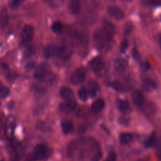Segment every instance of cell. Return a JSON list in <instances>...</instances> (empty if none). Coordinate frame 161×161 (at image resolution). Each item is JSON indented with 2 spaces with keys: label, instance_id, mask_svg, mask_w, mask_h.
<instances>
[{
  "label": "cell",
  "instance_id": "cell-1",
  "mask_svg": "<svg viewBox=\"0 0 161 161\" xmlns=\"http://www.w3.org/2000/svg\"><path fill=\"white\" fill-rule=\"evenodd\" d=\"M114 33V27L109 21L104 20L102 27L97 30L94 35V40L99 48H103L113 38Z\"/></svg>",
  "mask_w": 161,
  "mask_h": 161
},
{
  "label": "cell",
  "instance_id": "cell-2",
  "mask_svg": "<svg viewBox=\"0 0 161 161\" xmlns=\"http://www.w3.org/2000/svg\"><path fill=\"white\" fill-rule=\"evenodd\" d=\"M48 154H49L48 148L44 144L39 143L35 147L31 155L34 158V160H42L46 158L48 155Z\"/></svg>",
  "mask_w": 161,
  "mask_h": 161
},
{
  "label": "cell",
  "instance_id": "cell-3",
  "mask_svg": "<svg viewBox=\"0 0 161 161\" xmlns=\"http://www.w3.org/2000/svg\"><path fill=\"white\" fill-rule=\"evenodd\" d=\"M86 70L80 67L76 69L72 74L70 80L72 84L77 85L81 84L86 79Z\"/></svg>",
  "mask_w": 161,
  "mask_h": 161
},
{
  "label": "cell",
  "instance_id": "cell-4",
  "mask_svg": "<svg viewBox=\"0 0 161 161\" xmlns=\"http://www.w3.org/2000/svg\"><path fill=\"white\" fill-rule=\"evenodd\" d=\"M57 57L62 60H67L72 55V50L67 45H62L60 46L56 52Z\"/></svg>",
  "mask_w": 161,
  "mask_h": 161
},
{
  "label": "cell",
  "instance_id": "cell-5",
  "mask_svg": "<svg viewBox=\"0 0 161 161\" xmlns=\"http://www.w3.org/2000/svg\"><path fill=\"white\" fill-rule=\"evenodd\" d=\"M77 107L76 102L72 100H68L59 104L58 109L61 112L65 113H70L74 111Z\"/></svg>",
  "mask_w": 161,
  "mask_h": 161
},
{
  "label": "cell",
  "instance_id": "cell-6",
  "mask_svg": "<svg viewBox=\"0 0 161 161\" xmlns=\"http://www.w3.org/2000/svg\"><path fill=\"white\" fill-rule=\"evenodd\" d=\"M34 35V28L30 25H26L21 31V37L23 41H30Z\"/></svg>",
  "mask_w": 161,
  "mask_h": 161
},
{
  "label": "cell",
  "instance_id": "cell-7",
  "mask_svg": "<svg viewBox=\"0 0 161 161\" xmlns=\"http://www.w3.org/2000/svg\"><path fill=\"white\" fill-rule=\"evenodd\" d=\"M48 67L45 64H40L37 66L34 71L33 77L38 80H43L47 75Z\"/></svg>",
  "mask_w": 161,
  "mask_h": 161
},
{
  "label": "cell",
  "instance_id": "cell-8",
  "mask_svg": "<svg viewBox=\"0 0 161 161\" xmlns=\"http://www.w3.org/2000/svg\"><path fill=\"white\" fill-rule=\"evenodd\" d=\"M108 13L109 16L116 19L120 20L125 17L124 12L118 7L110 6L108 8Z\"/></svg>",
  "mask_w": 161,
  "mask_h": 161
},
{
  "label": "cell",
  "instance_id": "cell-9",
  "mask_svg": "<svg viewBox=\"0 0 161 161\" xmlns=\"http://www.w3.org/2000/svg\"><path fill=\"white\" fill-rule=\"evenodd\" d=\"M89 66L92 71L97 73L101 71L103 68L104 64L100 57H96L91 60V62H89Z\"/></svg>",
  "mask_w": 161,
  "mask_h": 161
},
{
  "label": "cell",
  "instance_id": "cell-10",
  "mask_svg": "<svg viewBox=\"0 0 161 161\" xmlns=\"http://www.w3.org/2000/svg\"><path fill=\"white\" fill-rule=\"evenodd\" d=\"M132 100L136 106L141 107L144 103V96L140 91L135 90L132 94Z\"/></svg>",
  "mask_w": 161,
  "mask_h": 161
},
{
  "label": "cell",
  "instance_id": "cell-11",
  "mask_svg": "<svg viewBox=\"0 0 161 161\" xmlns=\"http://www.w3.org/2000/svg\"><path fill=\"white\" fill-rule=\"evenodd\" d=\"M59 94L61 97L64 99L65 101L72 100L74 97V92L72 90L66 86H62L59 91Z\"/></svg>",
  "mask_w": 161,
  "mask_h": 161
},
{
  "label": "cell",
  "instance_id": "cell-12",
  "mask_svg": "<svg viewBox=\"0 0 161 161\" xmlns=\"http://www.w3.org/2000/svg\"><path fill=\"white\" fill-rule=\"evenodd\" d=\"M9 22L8 12L6 7H3L0 10V26L3 28L7 26Z\"/></svg>",
  "mask_w": 161,
  "mask_h": 161
},
{
  "label": "cell",
  "instance_id": "cell-13",
  "mask_svg": "<svg viewBox=\"0 0 161 161\" xmlns=\"http://www.w3.org/2000/svg\"><path fill=\"white\" fill-rule=\"evenodd\" d=\"M68 9L72 14H77L80 9V3L77 0H73L69 2L68 4Z\"/></svg>",
  "mask_w": 161,
  "mask_h": 161
},
{
  "label": "cell",
  "instance_id": "cell-14",
  "mask_svg": "<svg viewBox=\"0 0 161 161\" xmlns=\"http://www.w3.org/2000/svg\"><path fill=\"white\" fill-rule=\"evenodd\" d=\"M116 104H117V107H118V109L123 113H128L130 110V104L128 103V102H127L125 100L119 99L117 101Z\"/></svg>",
  "mask_w": 161,
  "mask_h": 161
},
{
  "label": "cell",
  "instance_id": "cell-15",
  "mask_svg": "<svg viewBox=\"0 0 161 161\" xmlns=\"http://www.w3.org/2000/svg\"><path fill=\"white\" fill-rule=\"evenodd\" d=\"M104 101L102 99L96 100L91 105V109L94 113L100 112L104 107Z\"/></svg>",
  "mask_w": 161,
  "mask_h": 161
},
{
  "label": "cell",
  "instance_id": "cell-16",
  "mask_svg": "<svg viewBox=\"0 0 161 161\" xmlns=\"http://www.w3.org/2000/svg\"><path fill=\"white\" fill-rule=\"evenodd\" d=\"M56 52V47L54 45H48L45 47L43 52V55L45 58H48L52 57Z\"/></svg>",
  "mask_w": 161,
  "mask_h": 161
},
{
  "label": "cell",
  "instance_id": "cell-17",
  "mask_svg": "<svg viewBox=\"0 0 161 161\" xmlns=\"http://www.w3.org/2000/svg\"><path fill=\"white\" fill-rule=\"evenodd\" d=\"M97 89H98V84L94 80H91L88 83V89H87L88 95L91 96V97L95 96L97 93Z\"/></svg>",
  "mask_w": 161,
  "mask_h": 161
},
{
  "label": "cell",
  "instance_id": "cell-18",
  "mask_svg": "<svg viewBox=\"0 0 161 161\" xmlns=\"http://www.w3.org/2000/svg\"><path fill=\"white\" fill-rule=\"evenodd\" d=\"M143 87L147 91H152L157 87V84L151 79L146 78L143 80Z\"/></svg>",
  "mask_w": 161,
  "mask_h": 161
},
{
  "label": "cell",
  "instance_id": "cell-19",
  "mask_svg": "<svg viewBox=\"0 0 161 161\" xmlns=\"http://www.w3.org/2000/svg\"><path fill=\"white\" fill-rule=\"evenodd\" d=\"M114 65L117 71L122 72L126 69L127 66V62L123 58H118L114 61Z\"/></svg>",
  "mask_w": 161,
  "mask_h": 161
},
{
  "label": "cell",
  "instance_id": "cell-20",
  "mask_svg": "<svg viewBox=\"0 0 161 161\" xmlns=\"http://www.w3.org/2000/svg\"><path fill=\"white\" fill-rule=\"evenodd\" d=\"M133 138L132 134L130 133H123L119 136V142L122 145H127L130 143Z\"/></svg>",
  "mask_w": 161,
  "mask_h": 161
},
{
  "label": "cell",
  "instance_id": "cell-21",
  "mask_svg": "<svg viewBox=\"0 0 161 161\" xmlns=\"http://www.w3.org/2000/svg\"><path fill=\"white\" fill-rule=\"evenodd\" d=\"M37 129L42 132H48L50 131L51 130V125L50 124L45 121H39L36 125Z\"/></svg>",
  "mask_w": 161,
  "mask_h": 161
},
{
  "label": "cell",
  "instance_id": "cell-22",
  "mask_svg": "<svg viewBox=\"0 0 161 161\" xmlns=\"http://www.w3.org/2000/svg\"><path fill=\"white\" fill-rule=\"evenodd\" d=\"M157 143V136L155 133H153L144 142V146L147 148H151Z\"/></svg>",
  "mask_w": 161,
  "mask_h": 161
},
{
  "label": "cell",
  "instance_id": "cell-23",
  "mask_svg": "<svg viewBox=\"0 0 161 161\" xmlns=\"http://www.w3.org/2000/svg\"><path fill=\"white\" fill-rule=\"evenodd\" d=\"M61 126H62V131L65 134H68L70 133L74 129L73 124L70 121H63L61 124Z\"/></svg>",
  "mask_w": 161,
  "mask_h": 161
},
{
  "label": "cell",
  "instance_id": "cell-24",
  "mask_svg": "<svg viewBox=\"0 0 161 161\" xmlns=\"http://www.w3.org/2000/svg\"><path fill=\"white\" fill-rule=\"evenodd\" d=\"M109 86H111L114 90H116L117 91H120V92L125 91L127 89L126 86L123 84L118 81L112 82L111 83L109 84Z\"/></svg>",
  "mask_w": 161,
  "mask_h": 161
},
{
  "label": "cell",
  "instance_id": "cell-25",
  "mask_svg": "<svg viewBox=\"0 0 161 161\" xmlns=\"http://www.w3.org/2000/svg\"><path fill=\"white\" fill-rule=\"evenodd\" d=\"M63 28V25L60 21H55L51 26L52 30L55 33H59L61 31Z\"/></svg>",
  "mask_w": 161,
  "mask_h": 161
},
{
  "label": "cell",
  "instance_id": "cell-26",
  "mask_svg": "<svg viewBox=\"0 0 161 161\" xmlns=\"http://www.w3.org/2000/svg\"><path fill=\"white\" fill-rule=\"evenodd\" d=\"M78 96L79 98L82 101H86L88 96L87 90L85 87H81L78 91Z\"/></svg>",
  "mask_w": 161,
  "mask_h": 161
},
{
  "label": "cell",
  "instance_id": "cell-27",
  "mask_svg": "<svg viewBox=\"0 0 161 161\" xmlns=\"http://www.w3.org/2000/svg\"><path fill=\"white\" fill-rule=\"evenodd\" d=\"M0 73L7 77L8 76L10 72H9L8 66L6 64L3 63L0 64Z\"/></svg>",
  "mask_w": 161,
  "mask_h": 161
},
{
  "label": "cell",
  "instance_id": "cell-28",
  "mask_svg": "<svg viewBox=\"0 0 161 161\" xmlns=\"http://www.w3.org/2000/svg\"><path fill=\"white\" fill-rule=\"evenodd\" d=\"M9 89L7 87H0V98H5L9 94Z\"/></svg>",
  "mask_w": 161,
  "mask_h": 161
},
{
  "label": "cell",
  "instance_id": "cell-29",
  "mask_svg": "<svg viewBox=\"0 0 161 161\" xmlns=\"http://www.w3.org/2000/svg\"><path fill=\"white\" fill-rule=\"evenodd\" d=\"M21 4V1L18 0H12L8 2L9 7L12 9H17Z\"/></svg>",
  "mask_w": 161,
  "mask_h": 161
},
{
  "label": "cell",
  "instance_id": "cell-30",
  "mask_svg": "<svg viewBox=\"0 0 161 161\" xmlns=\"http://www.w3.org/2000/svg\"><path fill=\"white\" fill-rule=\"evenodd\" d=\"M128 43L127 42L126 40H123L121 44H120V46H119V49H120V51L121 52H124L126 48H128Z\"/></svg>",
  "mask_w": 161,
  "mask_h": 161
},
{
  "label": "cell",
  "instance_id": "cell-31",
  "mask_svg": "<svg viewBox=\"0 0 161 161\" xmlns=\"http://www.w3.org/2000/svg\"><path fill=\"white\" fill-rule=\"evenodd\" d=\"M116 153L113 152H111L110 153H109L107 157V158L104 161H116Z\"/></svg>",
  "mask_w": 161,
  "mask_h": 161
},
{
  "label": "cell",
  "instance_id": "cell-32",
  "mask_svg": "<svg viewBox=\"0 0 161 161\" xmlns=\"http://www.w3.org/2000/svg\"><path fill=\"white\" fill-rule=\"evenodd\" d=\"M34 51V48L32 46H30L28 47H27L25 51V57H29L30 56L33 52Z\"/></svg>",
  "mask_w": 161,
  "mask_h": 161
},
{
  "label": "cell",
  "instance_id": "cell-33",
  "mask_svg": "<svg viewBox=\"0 0 161 161\" xmlns=\"http://www.w3.org/2000/svg\"><path fill=\"white\" fill-rule=\"evenodd\" d=\"M144 3H147V4H149L150 6H160L161 5V1H145Z\"/></svg>",
  "mask_w": 161,
  "mask_h": 161
},
{
  "label": "cell",
  "instance_id": "cell-34",
  "mask_svg": "<svg viewBox=\"0 0 161 161\" xmlns=\"http://www.w3.org/2000/svg\"><path fill=\"white\" fill-rule=\"evenodd\" d=\"M35 66V63L34 62H30L29 63H28L26 65V69L29 71L32 70Z\"/></svg>",
  "mask_w": 161,
  "mask_h": 161
},
{
  "label": "cell",
  "instance_id": "cell-35",
  "mask_svg": "<svg viewBox=\"0 0 161 161\" xmlns=\"http://www.w3.org/2000/svg\"><path fill=\"white\" fill-rule=\"evenodd\" d=\"M132 30V25H126L125 28V33H129L130 31H131Z\"/></svg>",
  "mask_w": 161,
  "mask_h": 161
},
{
  "label": "cell",
  "instance_id": "cell-36",
  "mask_svg": "<svg viewBox=\"0 0 161 161\" xmlns=\"http://www.w3.org/2000/svg\"><path fill=\"white\" fill-rule=\"evenodd\" d=\"M132 54H133V57L135 58V59H137L138 58V51L136 50V49L135 48H133V50H132Z\"/></svg>",
  "mask_w": 161,
  "mask_h": 161
},
{
  "label": "cell",
  "instance_id": "cell-37",
  "mask_svg": "<svg viewBox=\"0 0 161 161\" xmlns=\"http://www.w3.org/2000/svg\"><path fill=\"white\" fill-rule=\"evenodd\" d=\"M35 160H34V158H33V157H32V155H31V156L30 157H27L24 161H34Z\"/></svg>",
  "mask_w": 161,
  "mask_h": 161
},
{
  "label": "cell",
  "instance_id": "cell-38",
  "mask_svg": "<svg viewBox=\"0 0 161 161\" xmlns=\"http://www.w3.org/2000/svg\"><path fill=\"white\" fill-rule=\"evenodd\" d=\"M158 158L159 160H161V147L158 150Z\"/></svg>",
  "mask_w": 161,
  "mask_h": 161
},
{
  "label": "cell",
  "instance_id": "cell-39",
  "mask_svg": "<svg viewBox=\"0 0 161 161\" xmlns=\"http://www.w3.org/2000/svg\"><path fill=\"white\" fill-rule=\"evenodd\" d=\"M158 43H159L160 47V48H161V34H160V35L158 36Z\"/></svg>",
  "mask_w": 161,
  "mask_h": 161
},
{
  "label": "cell",
  "instance_id": "cell-40",
  "mask_svg": "<svg viewBox=\"0 0 161 161\" xmlns=\"http://www.w3.org/2000/svg\"><path fill=\"white\" fill-rule=\"evenodd\" d=\"M1 82L0 81V86H1Z\"/></svg>",
  "mask_w": 161,
  "mask_h": 161
},
{
  "label": "cell",
  "instance_id": "cell-41",
  "mask_svg": "<svg viewBox=\"0 0 161 161\" xmlns=\"http://www.w3.org/2000/svg\"><path fill=\"white\" fill-rule=\"evenodd\" d=\"M137 161H143V160H137Z\"/></svg>",
  "mask_w": 161,
  "mask_h": 161
},
{
  "label": "cell",
  "instance_id": "cell-42",
  "mask_svg": "<svg viewBox=\"0 0 161 161\" xmlns=\"http://www.w3.org/2000/svg\"><path fill=\"white\" fill-rule=\"evenodd\" d=\"M0 106H1V102H0Z\"/></svg>",
  "mask_w": 161,
  "mask_h": 161
},
{
  "label": "cell",
  "instance_id": "cell-43",
  "mask_svg": "<svg viewBox=\"0 0 161 161\" xmlns=\"http://www.w3.org/2000/svg\"><path fill=\"white\" fill-rule=\"evenodd\" d=\"M1 161H3V160H1Z\"/></svg>",
  "mask_w": 161,
  "mask_h": 161
}]
</instances>
